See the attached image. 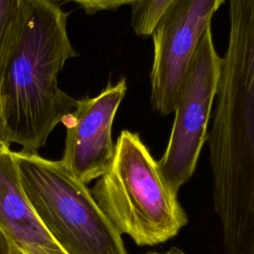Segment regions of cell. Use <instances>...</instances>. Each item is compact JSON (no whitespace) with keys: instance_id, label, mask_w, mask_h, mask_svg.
Instances as JSON below:
<instances>
[{"instance_id":"4fadbf2b","label":"cell","mask_w":254,"mask_h":254,"mask_svg":"<svg viewBox=\"0 0 254 254\" xmlns=\"http://www.w3.org/2000/svg\"><path fill=\"white\" fill-rule=\"evenodd\" d=\"M9 254H24L18 247H16L14 244L10 242V252Z\"/></svg>"},{"instance_id":"9c48e42d","label":"cell","mask_w":254,"mask_h":254,"mask_svg":"<svg viewBox=\"0 0 254 254\" xmlns=\"http://www.w3.org/2000/svg\"><path fill=\"white\" fill-rule=\"evenodd\" d=\"M171 0H140L132 5L131 27L139 37H149Z\"/></svg>"},{"instance_id":"6da1fadb","label":"cell","mask_w":254,"mask_h":254,"mask_svg":"<svg viewBox=\"0 0 254 254\" xmlns=\"http://www.w3.org/2000/svg\"><path fill=\"white\" fill-rule=\"evenodd\" d=\"M68 13L54 0H28L21 33L0 78L2 141L38 153L72 111L76 99L58 85L67 60L78 56L66 31Z\"/></svg>"},{"instance_id":"8992f818","label":"cell","mask_w":254,"mask_h":254,"mask_svg":"<svg viewBox=\"0 0 254 254\" xmlns=\"http://www.w3.org/2000/svg\"><path fill=\"white\" fill-rule=\"evenodd\" d=\"M126 91L125 78L114 84L109 82L98 95L76 100L74 108L63 121L66 134L60 161L84 185L100 178L112 164L115 153L112 126Z\"/></svg>"},{"instance_id":"3957f363","label":"cell","mask_w":254,"mask_h":254,"mask_svg":"<svg viewBox=\"0 0 254 254\" xmlns=\"http://www.w3.org/2000/svg\"><path fill=\"white\" fill-rule=\"evenodd\" d=\"M25 196L53 240L65 254H128L122 235L86 185L61 161L12 151Z\"/></svg>"},{"instance_id":"5bb4252c","label":"cell","mask_w":254,"mask_h":254,"mask_svg":"<svg viewBox=\"0 0 254 254\" xmlns=\"http://www.w3.org/2000/svg\"><path fill=\"white\" fill-rule=\"evenodd\" d=\"M0 142L2 141V121H1V115H0Z\"/></svg>"},{"instance_id":"7c38bea8","label":"cell","mask_w":254,"mask_h":254,"mask_svg":"<svg viewBox=\"0 0 254 254\" xmlns=\"http://www.w3.org/2000/svg\"><path fill=\"white\" fill-rule=\"evenodd\" d=\"M147 254H185L182 250H180V249H178V248H172V249H170L169 251H167V252H165V253H157V252H149V253H147Z\"/></svg>"},{"instance_id":"5b68a950","label":"cell","mask_w":254,"mask_h":254,"mask_svg":"<svg viewBox=\"0 0 254 254\" xmlns=\"http://www.w3.org/2000/svg\"><path fill=\"white\" fill-rule=\"evenodd\" d=\"M225 0H171L150 36L154 55L150 72L151 105L161 115L174 112L190 61L213 14Z\"/></svg>"},{"instance_id":"52a82bcc","label":"cell","mask_w":254,"mask_h":254,"mask_svg":"<svg viewBox=\"0 0 254 254\" xmlns=\"http://www.w3.org/2000/svg\"><path fill=\"white\" fill-rule=\"evenodd\" d=\"M0 229L24 254H65L33 210L20 185L10 146L0 142Z\"/></svg>"},{"instance_id":"7a4b0ae2","label":"cell","mask_w":254,"mask_h":254,"mask_svg":"<svg viewBox=\"0 0 254 254\" xmlns=\"http://www.w3.org/2000/svg\"><path fill=\"white\" fill-rule=\"evenodd\" d=\"M94 200L122 235L139 246H153L176 236L187 215L138 133L123 130L109 170L90 190Z\"/></svg>"},{"instance_id":"277c9868","label":"cell","mask_w":254,"mask_h":254,"mask_svg":"<svg viewBox=\"0 0 254 254\" xmlns=\"http://www.w3.org/2000/svg\"><path fill=\"white\" fill-rule=\"evenodd\" d=\"M222 59L211 28L200 38L179 88L175 118L166 151L158 162L169 189L176 194L192 176L207 139V126L220 78Z\"/></svg>"},{"instance_id":"ba28073f","label":"cell","mask_w":254,"mask_h":254,"mask_svg":"<svg viewBox=\"0 0 254 254\" xmlns=\"http://www.w3.org/2000/svg\"><path fill=\"white\" fill-rule=\"evenodd\" d=\"M28 0H0V78L24 24Z\"/></svg>"},{"instance_id":"30bf717a","label":"cell","mask_w":254,"mask_h":254,"mask_svg":"<svg viewBox=\"0 0 254 254\" xmlns=\"http://www.w3.org/2000/svg\"><path fill=\"white\" fill-rule=\"evenodd\" d=\"M55 1V0H54ZM71 1L80 6L87 14H95L99 11L116 10L125 5H133L140 0H64Z\"/></svg>"},{"instance_id":"8fae6325","label":"cell","mask_w":254,"mask_h":254,"mask_svg":"<svg viewBox=\"0 0 254 254\" xmlns=\"http://www.w3.org/2000/svg\"><path fill=\"white\" fill-rule=\"evenodd\" d=\"M10 242L8 241L5 234L0 229V254H9Z\"/></svg>"}]
</instances>
